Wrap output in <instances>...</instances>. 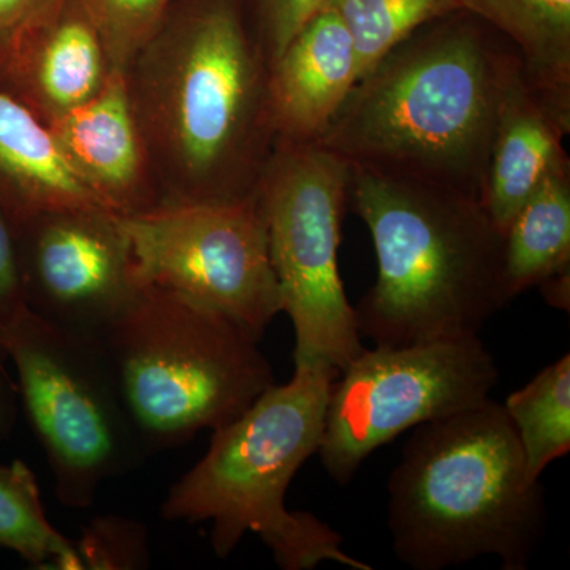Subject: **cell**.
<instances>
[{
	"label": "cell",
	"instance_id": "1",
	"mask_svg": "<svg viewBox=\"0 0 570 570\" xmlns=\"http://www.w3.org/2000/svg\"><path fill=\"white\" fill-rule=\"evenodd\" d=\"M124 80L160 206L257 198L276 134L243 0H175Z\"/></svg>",
	"mask_w": 570,
	"mask_h": 570
},
{
	"label": "cell",
	"instance_id": "20",
	"mask_svg": "<svg viewBox=\"0 0 570 570\" xmlns=\"http://www.w3.org/2000/svg\"><path fill=\"white\" fill-rule=\"evenodd\" d=\"M0 551L33 568L82 570L77 546L48 520L36 474L21 460L0 464Z\"/></svg>",
	"mask_w": 570,
	"mask_h": 570
},
{
	"label": "cell",
	"instance_id": "19",
	"mask_svg": "<svg viewBox=\"0 0 570 570\" xmlns=\"http://www.w3.org/2000/svg\"><path fill=\"white\" fill-rule=\"evenodd\" d=\"M515 428L531 479L570 452V355L539 371L502 403Z\"/></svg>",
	"mask_w": 570,
	"mask_h": 570
},
{
	"label": "cell",
	"instance_id": "15",
	"mask_svg": "<svg viewBox=\"0 0 570 570\" xmlns=\"http://www.w3.org/2000/svg\"><path fill=\"white\" fill-rule=\"evenodd\" d=\"M358 80L351 33L332 7H322L269 69L276 138L321 140Z\"/></svg>",
	"mask_w": 570,
	"mask_h": 570
},
{
	"label": "cell",
	"instance_id": "26",
	"mask_svg": "<svg viewBox=\"0 0 570 570\" xmlns=\"http://www.w3.org/2000/svg\"><path fill=\"white\" fill-rule=\"evenodd\" d=\"M59 0H0V63L43 21Z\"/></svg>",
	"mask_w": 570,
	"mask_h": 570
},
{
	"label": "cell",
	"instance_id": "3",
	"mask_svg": "<svg viewBox=\"0 0 570 570\" xmlns=\"http://www.w3.org/2000/svg\"><path fill=\"white\" fill-rule=\"evenodd\" d=\"M348 206L376 250V283L354 306L374 346L479 335L512 302L504 235L478 198L352 167Z\"/></svg>",
	"mask_w": 570,
	"mask_h": 570
},
{
	"label": "cell",
	"instance_id": "8",
	"mask_svg": "<svg viewBox=\"0 0 570 570\" xmlns=\"http://www.w3.org/2000/svg\"><path fill=\"white\" fill-rule=\"evenodd\" d=\"M17 367L18 396L66 508L88 509L107 480L140 468L148 453L100 341L26 309L0 332Z\"/></svg>",
	"mask_w": 570,
	"mask_h": 570
},
{
	"label": "cell",
	"instance_id": "13",
	"mask_svg": "<svg viewBox=\"0 0 570 570\" xmlns=\"http://www.w3.org/2000/svg\"><path fill=\"white\" fill-rule=\"evenodd\" d=\"M110 61L82 0H59L0 63V89L45 126L102 91Z\"/></svg>",
	"mask_w": 570,
	"mask_h": 570
},
{
	"label": "cell",
	"instance_id": "24",
	"mask_svg": "<svg viewBox=\"0 0 570 570\" xmlns=\"http://www.w3.org/2000/svg\"><path fill=\"white\" fill-rule=\"evenodd\" d=\"M328 0H243L247 21L269 69L281 52Z\"/></svg>",
	"mask_w": 570,
	"mask_h": 570
},
{
	"label": "cell",
	"instance_id": "21",
	"mask_svg": "<svg viewBox=\"0 0 570 570\" xmlns=\"http://www.w3.org/2000/svg\"><path fill=\"white\" fill-rule=\"evenodd\" d=\"M326 6L354 40L362 78L412 32L460 11L461 0H328Z\"/></svg>",
	"mask_w": 570,
	"mask_h": 570
},
{
	"label": "cell",
	"instance_id": "11",
	"mask_svg": "<svg viewBox=\"0 0 570 570\" xmlns=\"http://www.w3.org/2000/svg\"><path fill=\"white\" fill-rule=\"evenodd\" d=\"M13 230L28 309L102 343L141 291L119 216L99 206L47 209Z\"/></svg>",
	"mask_w": 570,
	"mask_h": 570
},
{
	"label": "cell",
	"instance_id": "18",
	"mask_svg": "<svg viewBox=\"0 0 570 570\" xmlns=\"http://www.w3.org/2000/svg\"><path fill=\"white\" fill-rule=\"evenodd\" d=\"M519 51L528 71L570 96V0H461Z\"/></svg>",
	"mask_w": 570,
	"mask_h": 570
},
{
	"label": "cell",
	"instance_id": "6",
	"mask_svg": "<svg viewBox=\"0 0 570 570\" xmlns=\"http://www.w3.org/2000/svg\"><path fill=\"white\" fill-rule=\"evenodd\" d=\"M102 346L148 456L227 425L276 384L258 337L156 287H141Z\"/></svg>",
	"mask_w": 570,
	"mask_h": 570
},
{
	"label": "cell",
	"instance_id": "7",
	"mask_svg": "<svg viewBox=\"0 0 570 570\" xmlns=\"http://www.w3.org/2000/svg\"><path fill=\"white\" fill-rule=\"evenodd\" d=\"M351 179V165L322 142L276 138L258 186L295 367L343 371L365 351L337 264Z\"/></svg>",
	"mask_w": 570,
	"mask_h": 570
},
{
	"label": "cell",
	"instance_id": "22",
	"mask_svg": "<svg viewBox=\"0 0 570 570\" xmlns=\"http://www.w3.org/2000/svg\"><path fill=\"white\" fill-rule=\"evenodd\" d=\"M107 51L111 70L124 73L159 28L175 0H82Z\"/></svg>",
	"mask_w": 570,
	"mask_h": 570
},
{
	"label": "cell",
	"instance_id": "5",
	"mask_svg": "<svg viewBox=\"0 0 570 570\" xmlns=\"http://www.w3.org/2000/svg\"><path fill=\"white\" fill-rule=\"evenodd\" d=\"M337 374L332 366L295 367L287 384L272 385L214 430L205 455L168 490L164 519L209 521L213 551L223 560L255 534L283 570H313L324 562L373 570L344 550L343 535L325 521L285 504L296 472L321 448Z\"/></svg>",
	"mask_w": 570,
	"mask_h": 570
},
{
	"label": "cell",
	"instance_id": "2",
	"mask_svg": "<svg viewBox=\"0 0 570 570\" xmlns=\"http://www.w3.org/2000/svg\"><path fill=\"white\" fill-rule=\"evenodd\" d=\"M519 58L468 11L428 22L355 82L318 142L351 167L482 202L499 105Z\"/></svg>",
	"mask_w": 570,
	"mask_h": 570
},
{
	"label": "cell",
	"instance_id": "23",
	"mask_svg": "<svg viewBox=\"0 0 570 570\" xmlns=\"http://www.w3.org/2000/svg\"><path fill=\"white\" fill-rule=\"evenodd\" d=\"M75 546L82 569L137 570L151 561L145 524L122 515L94 517Z\"/></svg>",
	"mask_w": 570,
	"mask_h": 570
},
{
	"label": "cell",
	"instance_id": "4",
	"mask_svg": "<svg viewBox=\"0 0 570 570\" xmlns=\"http://www.w3.org/2000/svg\"><path fill=\"white\" fill-rule=\"evenodd\" d=\"M396 560L444 570L483 557L527 570L547 531L546 490L493 397L414 428L387 482Z\"/></svg>",
	"mask_w": 570,
	"mask_h": 570
},
{
	"label": "cell",
	"instance_id": "27",
	"mask_svg": "<svg viewBox=\"0 0 570 570\" xmlns=\"http://www.w3.org/2000/svg\"><path fill=\"white\" fill-rule=\"evenodd\" d=\"M538 287L540 288V292H542L543 298H546V302L549 303L550 306L569 313L570 268L561 269V272L554 273V275L547 277V279L542 281Z\"/></svg>",
	"mask_w": 570,
	"mask_h": 570
},
{
	"label": "cell",
	"instance_id": "9",
	"mask_svg": "<svg viewBox=\"0 0 570 570\" xmlns=\"http://www.w3.org/2000/svg\"><path fill=\"white\" fill-rule=\"evenodd\" d=\"M497 360L479 335L363 351L340 371L318 456L340 485L400 434L490 400Z\"/></svg>",
	"mask_w": 570,
	"mask_h": 570
},
{
	"label": "cell",
	"instance_id": "14",
	"mask_svg": "<svg viewBox=\"0 0 570 570\" xmlns=\"http://www.w3.org/2000/svg\"><path fill=\"white\" fill-rule=\"evenodd\" d=\"M569 132L570 96L535 80L519 58L499 105L482 194L502 235L551 168L568 157L562 141Z\"/></svg>",
	"mask_w": 570,
	"mask_h": 570
},
{
	"label": "cell",
	"instance_id": "10",
	"mask_svg": "<svg viewBox=\"0 0 570 570\" xmlns=\"http://www.w3.org/2000/svg\"><path fill=\"white\" fill-rule=\"evenodd\" d=\"M141 287H156L262 340L281 307L257 198L159 206L121 217Z\"/></svg>",
	"mask_w": 570,
	"mask_h": 570
},
{
	"label": "cell",
	"instance_id": "17",
	"mask_svg": "<svg viewBox=\"0 0 570 570\" xmlns=\"http://www.w3.org/2000/svg\"><path fill=\"white\" fill-rule=\"evenodd\" d=\"M510 295L538 287L570 268V160L561 159L524 202L504 235Z\"/></svg>",
	"mask_w": 570,
	"mask_h": 570
},
{
	"label": "cell",
	"instance_id": "12",
	"mask_svg": "<svg viewBox=\"0 0 570 570\" xmlns=\"http://www.w3.org/2000/svg\"><path fill=\"white\" fill-rule=\"evenodd\" d=\"M47 127L70 170L105 209L127 217L163 205L124 73L115 71L89 102Z\"/></svg>",
	"mask_w": 570,
	"mask_h": 570
},
{
	"label": "cell",
	"instance_id": "25",
	"mask_svg": "<svg viewBox=\"0 0 570 570\" xmlns=\"http://www.w3.org/2000/svg\"><path fill=\"white\" fill-rule=\"evenodd\" d=\"M26 309L13 224L0 205V332Z\"/></svg>",
	"mask_w": 570,
	"mask_h": 570
},
{
	"label": "cell",
	"instance_id": "16",
	"mask_svg": "<svg viewBox=\"0 0 570 570\" xmlns=\"http://www.w3.org/2000/svg\"><path fill=\"white\" fill-rule=\"evenodd\" d=\"M0 205L11 224L31 214L99 206L62 159L43 122L0 89Z\"/></svg>",
	"mask_w": 570,
	"mask_h": 570
}]
</instances>
